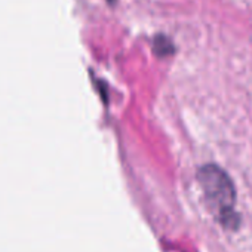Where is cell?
Returning a JSON list of instances; mask_svg holds the SVG:
<instances>
[{"label": "cell", "mask_w": 252, "mask_h": 252, "mask_svg": "<svg viewBox=\"0 0 252 252\" xmlns=\"http://www.w3.org/2000/svg\"><path fill=\"white\" fill-rule=\"evenodd\" d=\"M197 181L218 221L225 228L236 230L240 224V217L234 211L236 189L230 175L218 165L209 163L197 171Z\"/></svg>", "instance_id": "6da1fadb"}]
</instances>
